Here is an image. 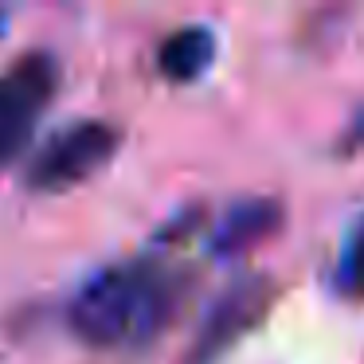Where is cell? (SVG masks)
<instances>
[{"label":"cell","mask_w":364,"mask_h":364,"mask_svg":"<svg viewBox=\"0 0 364 364\" xmlns=\"http://www.w3.org/2000/svg\"><path fill=\"white\" fill-rule=\"evenodd\" d=\"M188 278V270L165 262L157 251L118 259L79 286L67 306V325L90 348L149 345L181 314Z\"/></svg>","instance_id":"6da1fadb"},{"label":"cell","mask_w":364,"mask_h":364,"mask_svg":"<svg viewBox=\"0 0 364 364\" xmlns=\"http://www.w3.org/2000/svg\"><path fill=\"white\" fill-rule=\"evenodd\" d=\"M122 141H126V129L118 122L75 118L28 157L24 184L32 192H67L110 165L118 157Z\"/></svg>","instance_id":"7a4b0ae2"},{"label":"cell","mask_w":364,"mask_h":364,"mask_svg":"<svg viewBox=\"0 0 364 364\" xmlns=\"http://www.w3.org/2000/svg\"><path fill=\"white\" fill-rule=\"evenodd\" d=\"M278 301V282L270 274H239L235 282L223 286V294L208 306L196 337L181 364H215L228 348H235L255 325L267 321V314Z\"/></svg>","instance_id":"3957f363"},{"label":"cell","mask_w":364,"mask_h":364,"mask_svg":"<svg viewBox=\"0 0 364 364\" xmlns=\"http://www.w3.org/2000/svg\"><path fill=\"white\" fill-rule=\"evenodd\" d=\"M63 71L51 51H24L9 71H0V122L36 129L40 114L55 102Z\"/></svg>","instance_id":"277c9868"},{"label":"cell","mask_w":364,"mask_h":364,"mask_svg":"<svg viewBox=\"0 0 364 364\" xmlns=\"http://www.w3.org/2000/svg\"><path fill=\"white\" fill-rule=\"evenodd\" d=\"M282 223H286V208L278 196H239L215 223L212 255L215 259H239V255L255 251L259 243H267L270 235H278Z\"/></svg>","instance_id":"5b68a950"},{"label":"cell","mask_w":364,"mask_h":364,"mask_svg":"<svg viewBox=\"0 0 364 364\" xmlns=\"http://www.w3.org/2000/svg\"><path fill=\"white\" fill-rule=\"evenodd\" d=\"M220 40L208 24H181L157 43V71L168 82H196L212 71Z\"/></svg>","instance_id":"8992f818"},{"label":"cell","mask_w":364,"mask_h":364,"mask_svg":"<svg viewBox=\"0 0 364 364\" xmlns=\"http://www.w3.org/2000/svg\"><path fill=\"white\" fill-rule=\"evenodd\" d=\"M333 282H337V290L345 298H364V215H356L345 243H341Z\"/></svg>","instance_id":"52a82bcc"},{"label":"cell","mask_w":364,"mask_h":364,"mask_svg":"<svg viewBox=\"0 0 364 364\" xmlns=\"http://www.w3.org/2000/svg\"><path fill=\"white\" fill-rule=\"evenodd\" d=\"M333 153H337V157H356V153H364V102L348 114L341 137L333 141Z\"/></svg>","instance_id":"ba28073f"},{"label":"cell","mask_w":364,"mask_h":364,"mask_svg":"<svg viewBox=\"0 0 364 364\" xmlns=\"http://www.w3.org/2000/svg\"><path fill=\"white\" fill-rule=\"evenodd\" d=\"M4 32H9V12L0 9V40H4Z\"/></svg>","instance_id":"9c48e42d"}]
</instances>
